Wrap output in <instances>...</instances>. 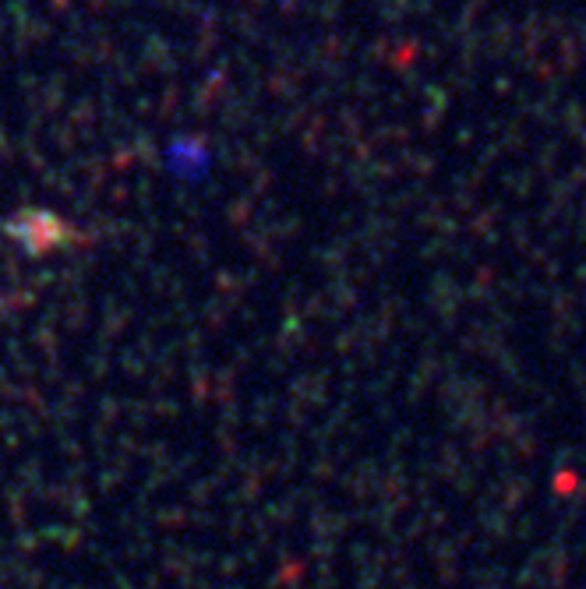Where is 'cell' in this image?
Listing matches in <instances>:
<instances>
[{
    "instance_id": "2",
    "label": "cell",
    "mask_w": 586,
    "mask_h": 589,
    "mask_svg": "<svg viewBox=\"0 0 586 589\" xmlns=\"http://www.w3.org/2000/svg\"><path fill=\"white\" fill-rule=\"evenodd\" d=\"M57 230H61V219L46 212H22L8 223V237L18 247H57Z\"/></svg>"
},
{
    "instance_id": "1",
    "label": "cell",
    "mask_w": 586,
    "mask_h": 589,
    "mask_svg": "<svg viewBox=\"0 0 586 589\" xmlns=\"http://www.w3.org/2000/svg\"><path fill=\"white\" fill-rule=\"evenodd\" d=\"M163 163L173 177L188 180V184L191 180H202L205 173L212 170L209 149H205L202 142H195V138H173V142L163 149Z\"/></svg>"
}]
</instances>
